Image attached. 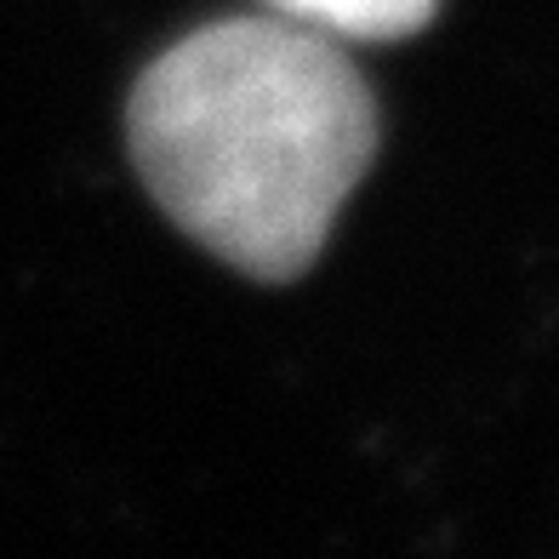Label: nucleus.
<instances>
[{
	"label": "nucleus",
	"instance_id": "nucleus-2",
	"mask_svg": "<svg viewBox=\"0 0 559 559\" xmlns=\"http://www.w3.org/2000/svg\"><path fill=\"white\" fill-rule=\"evenodd\" d=\"M263 7L332 40H405L440 12V0H263Z\"/></svg>",
	"mask_w": 559,
	"mask_h": 559
},
{
	"label": "nucleus",
	"instance_id": "nucleus-1",
	"mask_svg": "<svg viewBox=\"0 0 559 559\" xmlns=\"http://www.w3.org/2000/svg\"><path fill=\"white\" fill-rule=\"evenodd\" d=\"M126 143L189 240L251 280H297L377 155V97L309 23L223 17L138 74Z\"/></svg>",
	"mask_w": 559,
	"mask_h": 559
}]
</instances>
